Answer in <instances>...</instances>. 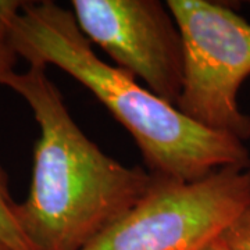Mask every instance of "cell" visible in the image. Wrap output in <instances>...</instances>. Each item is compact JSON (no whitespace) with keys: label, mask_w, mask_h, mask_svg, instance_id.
I'll return each mask as SVG.
<instances>
[{"label":"cell","mask_w":250,"mask_h":250,"mask_svg":"<svg viewBox=\"0 0 250 250\" xmlns=\"http://www.w3.org/2000/svg\"><path fill=\"white\" fill-rule=\"evenodd\" d=\"M249 206L250 167H225L189 182L153 175L146 195L82 250H197Z\"/></svg>","instance_id":"cell-3"},{"label":"cell","mask_w":250,"mask_h":250,"mask_svg":"<svg viewBox=\"0 0 250 250\" xmlns=\"http://www.w3.org/2000/svg\"><path fill=\"white\" fill-rule=\"evenodd\" d=\"M25 4L21 0H0V45H9L11 25Z\"/></svg>","instance_id":"cell-8"},{"label":"cell","mask_w":250,"mask_h":250,"mask_svg":"<svg viewBox=\"0 0 250 250\" xmlns=\"http://www.w3.org/2000/svg\"><path fill=\"white\" fill-rule=\"evenodd\" d=\"M17 62V54L13 52L9 45H0V82L1 80L14 71V65Z\"/></svg>","instance_id":"cell-9"},{"label":"cell","mask_w":250,"mask_h":250,"mask_svg":"<svg viewBox=\"0 0 250 250\" xmlns=\"http://www.w3.org/2000/svg\"><path fill=\"white\" fill-rule=\"evenodd\" d=\"M0 83L27 102L41 131L18 225L34 250H82L146 195L153 175L123 166L81 131L46 67L11 71Z\"/></svg>","instance_id":"cell-1"},{"label":"cell","mask_w":250,"mask_h":250,"mask_svg":"<svg viewBox=\"0 0 250 250\" xmlns=\"http://www.w3.org/2000/svg\"><path fill=\"white\" fill-rule=\"evenodd\" d=\"M197 250H232L229 246H228V243L224 241L223 236H218V238H215L213 241H210L208 243H206L205 246H202L200 249Z\"/></svg>","instance_id":"cell-10"},{"label":"cell","mask_w":250,"mask_h":250,"mask_svg":"<svg viewBox=\"0 0 250 250\" xmlns=\"http://www.w3.org/2000/svg\"><path fill=\"white\" fill-rule=\"evenodd\" d=\"M16 206L10 195L7 175L0 167V241L13 250H34L18 225Z\"/></svg>","instance_id":"cell-6"},{"label":"cell","mask_w":250,"mask_h":250,"mask_svg":"<svg viewBox=\"0 0 250 250\" xmlns=\"http://www.w3.org/2000/svg\"><path fill=\"white\" fill-rule=\"evenodd\" d=\"M184 42V85L175 107L208 129L250 139V117L238 103L250 75V24L206 0L166 1Z\"/></svg>","instance_id":"cell-4"},{"label":"cell","mask_w":250,"mask_h":250,"mask_svg":"<svg viewBox=\"0 0 250 250\" xmlns=\"http://www.w3.org/2000/svg\"><path fill=\"white\" fill-rule=\"evenodd\" d=\"M9 46L29 65H54L89 89L135 139L152 175L196 181L225 167H250L245 142L184 116L136 78L100 60L72 11L27 1Z\"/></svg>","instance_id":"cell-2"},{"label":"cell","mask_w":250,"mask_h":250,"mask_svg":"<svg viewBox=\"0 0 250 250\" xmlns=\"http://www.w3.org/2000/svg\"><path fill=\"white\" fill-rule=\"evenodd\" d=\"M0 250H13V249H10L9 246L6 245V243H3V242L0 241Z\"/></svg>","instance_id":"cell-11"},{"label":"cell","mask_w":250,"mask_h":250,"mask_svg":"<svg viewBox=\"0 0 250 250\" xmlns=\"http://www.w3.org/2000/svg\"><path fill=\"white\" fill-rule=\"evenodd\" d=\"M82 34L116 67L177 104L184 85V42L167 3L157 0H72Z\"/></svg>","instance_id":"cell-5"},{"label":"cell","mask_w":250,"mask_h":250,"mask_svg":"<svg viewBox=\"0 0 250 250\" xmlns=\"http://www.w3.org/2000/svg\"><path fill=\"white\" fill-rule=\"evenodd\" d=\"M221 236L232 250H250V206Z\"/></svg>","instance_id":"cell-7"}]
</instances>
